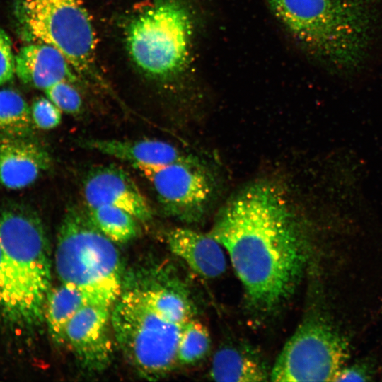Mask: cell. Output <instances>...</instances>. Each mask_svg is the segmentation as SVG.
<instances>
[{"mask_svg": "<svg viewBox=\"0 0 382 382\" xmlns=\"http://www.w3.org/2000/svg\"><path fill=\"white\" fill-rule=\"evenodd\" d=\"M209 234L229 255L252 307L270 312L294 294L308 246L298 216L279 185L260 180L241 190L219 212Z\"/></svg>", "mask_w": 382, "mask_h": 382, "instance_id": "obj_1", "label": "cell"}, {"mask_svg": "<svg viewBox=\"0 0 382 382\" xmlns=\"http://www.w3.org/2000/svg\"><path fill=\"white\" fill-rule=\"evenodd\" d=\"M277 18L312 56L337 73L368 54L377 13L371 0H269Z\"/></svg>", "mask_w": 382, "mask_h": 382, "instance_id": "obj_2", "label": "cell"}, {"mask_svg": "<svg viewBox=\"0 0 382 382\" xmlns=\"http://www.w3.org/2000/svg\"><path fill=\"white\" fill-rule=\"evenodd\" d=\"M54 264L60 284L79 291L88 303L112 308L122 291L118 250L76 207L61 221Z\"/></svg>", "mask_w": 382, "mask_h": 382, "instance_id": "obj_3", "label": "cell"}, {"mask_svg": "<svg viewBox=\"0 0 382 382\" xmlns=\"http://www.w3.org/2000/svg\"><path fill=\"white\" fill-rule=\"evenodd\" d=\"M111 311V326L129 362L143 376L156 379L177 360L183 325L169 320L149 300L141 286L122 291Z\"/></svg>", "mask_w": 382, "mask_h": 382, "instance_id": "obj_4", "label": "cell"}, {"mask_svg": "<svg viewBox=\"0 0 382 382\" xmlns=\"http://www.w3.org/2000/svg\"><path fill=\"white\" fill-rule=\"evenodd\" d=\"M13 14L23 40L52 46L81 76L100 79L96 31L82 0H13Z\"/></svg>", "mask_w": 382, "mask_h": 382, "instance_id": "obj_5", "label": "cell"}, {"mask_svg": "<svg viewBox=\"0 0 382 382\" xmlns=\"http://www.w3.org/2000/svg\"><path fill=\"white\" fill-rule=\"evenodd\" d=\"M190 15L176 0H160L137 14L126 32L128 52L146 74L163 79L181 71L189 59Z\"/></svg>", "mask_w": 382, "mask_h": 382, "instance_id": "obj_6", "label": "cell"}, {"mask_svg": "<svg viewBox=\"0 0 382 382\" xmlns=\"http://www.w3.org/2000/svg\"><path fill=\"white\" fill-rule=\"evenodd\" d=\"M347 335L325 311L306 316L281 351L273 381H334L350 357Z\"/></svg>", "mask_w": 382, "mask_h": 382, "instance_id": "obj_7", "label": "cell"}, {"mask_svg": "<svg viewBox=\"0 0 382 382\" xmlns=\"http://www.w3.org/2000/svg\"><path fill=\"white\" fill-rule=\"evenodd\" d=\"M0 243L25 292L44 317L52 289V261L42 219L28 207L0 202Z\"/></svg>", "mask_w": 382, "mask_h": 382, "instance_id": "obj_8", "label": "cell"}, {"mask_svg": "<svg viewBox=\"0 0 382 382\" xmlns=\"http://www.w3.org/2000/svg\"><path fill=\"white\" fill-rule=\"evenodd\" d=\"M151 183L168 215L185 222L201 220L216 192V180L197 156L166 165L136 166Z\"/></svg>", "mask_w": 382, "mask_h": 382, "instance_id": "obj_9", "label": "cell"}, {"mask_svg": "<svg viewBox=\"0 0 382 382\" xmlns=\"http://www.w3.org/2000/svg\"><path fill=\"white\" fill-rule=\"evenodd\" d=\"M111 309L104 306L86 304L66 327L65 343L88 371H102L110 364L112 354Z\"/></svg>", "mask_w": 382, "mask_h": 382, "instance_id": "obj_10", "label": "cell"}, {"mask_svg": "<svg viewBox=\"0 0 382 382\" xmlns=\"http://www.w3.org/2000/svg\"><path fill=\"white\" fill-rule=\"evenodd\" d=\"M83 195L87 207L109 205L129 212L141 221L152 218L151 205L131 175L115 165L91 168L83 180Z\"/></svg>", "mask_w": 382, "mask_h": 382, "instance_id": "obj_11", "label": "cell"}, {"mask_svg": "<svg viewBox=\"0 0 382 382\" xmlns=\"http://www.w3.org/2000/svg\"><path fill=\"white\" fill-rule=\"evenodd\" d=\"M51 162L47 149L30 136L0 134V187L25 188L49 169Z\"/></svg>", "mask_w": 382, "mask_h": 382, "instance_id": "obj_12", "label": "cell"}, {"mask_svg": "<svg viewBox=\"0 0 382 382\" xmlns=\"http://www.w3.org/2000/svg\"><path fill=\"white\" fill-rule=\"evenodd\" d=\"M74 69L56 48L28 43L15 56V74L25 84L45 91L62 81H77Z\"/></svg>", "mask_w": 382, "mask_h": 382, "instance_id": "obj_13", "label": "cell"}, {"mask_svg": "<svg viewBox=\"0 0 382 382\" xmlns=\"http://www.w3.org/2000/svg\"><path fill=\"white\" fill-rule=\"evenodd\" d=\"M79 144L103 154L136 166L166 165L185 161L194 155L184 152L176 146L157 139L137 140L86 139Z\"/></svg>", "mask_w": 382, "mask_h": 382, "instance_id": "obj_14", "label": "cell"}, {"mask_svg": "<svg viewBox=\"0 0 382 382\" xmlns=\"http://www.w3.org/2000/svg\"><path fill=\"white\" fill-rule=\"evenodd\" d=\"M170 251L197 274L215 278L226 270V261L221 245L209 233L187 228H176L167 235Z\"/></svg>", "mask_w": 382, "mask_h": 382, "instance_id": "obj_15", "label": "cell"}, {"mask_svg": "<svg viewBox=\"0 0 382 382\" xmlns=\"http://www.w3.org/2000/svg\"><path fill=\"white\" fill-rule=\"evenodd\" d=\"M0 313L10 324L35 327L44 320L11 266L0 243Z\"/></svg>", "mask_w": 382, "mask_h": 382, "instance_id": "obj_16", "label": "cell"}, {"mask_svg": "<svg viewBox=\"0 0 382 382\" xmlns=\"http://www.w3.org/2000/svg\"><path fill=\"white\" fill-rule=\"evenodd\" d=\"M88 304L83 295L77 289L60 284L51 289L45 305L44 319L52 340L65 343L66 327L76 313Z\"/></svg>", "mask_w": 382, "mask_h": 382, "instance_id": "obj_17", "label": "cell"}, {"mask_svg": "<svg viewBox=\"0 0 382 382\" xmlns=\"http://www.w3.org/2000/svg\"><path fill=\"white\" fill-rule=\"evenodd\" d=\"M209 376L216 381L260 382L267 381L268 375L256 359L236 348L224 347L214 355Z\"/></svg>", "mask_w": 382, "mask_h": 382, "instance_id": "obj_18", "label": "cell"}, {"mask_svg": "<svg viewBox=\"0 0 382 382\" xmlns=\"http://www.w3.org/2000/svg\"><path fill=\"white\" fill-rule=\"evenodd\" d=\"M87 213L96 228L113 242L126 243L139 233V220L120 208L101 205L88 207Z\"/></svg>", "mask_w": 382, "mask_h": 382, "instance_id": "obj_19", "label": "cell"}, {"mask_svg": "<svg viewBox=\"0 0 382 382\" xmlns=\"http://www.w3.org/2000/svg\"><path fill=\"white\" fill-rule=\"evenodd\" d=\"M33 120L30 108L16 91L0 90V132L13 136H29Z\"/></svg>", "mask_w": 382, "mask_h": 382, "instance_id": "obj_20", "label": "cell"}, {"mask_svg": "<svg viewBox=\"0 0 382 382\" xmlns=\"http://www.w3.org/2000/svg\"><path fill=\"white\" fill-rule=\"evenodd\" d=\"M210 337L207 328L191 319L182 328L178 346L177 360L190 364L202 359L208 352Z\"/></svg>", "mask_w": 382, "mask_h": 382, "instance_id": "obj_21", "label": "cell"}, {"mask_svg": "<svg viewBox=\"0 0 382 382\" xmlns=\"http://www.w3.org/2000/svg\"><path fill=\"white\" fill-rule=\"evenodd\" d=\"M49 98L62 112L76 115L81 112L83 103L78 91L72 83L59 81L44 91Z\"/></svg>", "mask_w": 382, "mask_h": 382, "instance_id": "obj_22", "label": "cell"}, {"mask_svg": "<svg viewBox=\"0 0 382 382\" xmlns=\"http://www.w3.org/2000/svg\"><path fill=\"white\" fill-rule=\"evenodd\" d=\"M30 111L33 122L39 129H52L62 122V112L47 97L36 98Z\"/></svg>", "mask_w": 382, "mask_h": 382, "instance_id": "obj_23", "label": "cell"}, {"mask_svg": "<svg viewBox=\"0 0 382 382\" xmlns=\"http://www.w3.org/2000/svg\"><path fill=\"white\" fill-rule=\"evenodd\" d=\"M375 362L364 358L345 364L337 374L334 381H371L376 375Z\"/></svg>", "mask_w": 382, "mask_h": 382, "instance_id": "obj_24", "label": "cell"}, {"mask_svg": "<svg viewBox=\"0 0 382 382\" xmlns=\"http://www.w3.org/2000/svg\"><path fill=\"white\" fill-rule=\"evenodd\" d=\"M15 74V55L9 36L0 28V86L11 81Z\"/></svg>", "mask_w": 382, "mask_h": 382, "instance_id": "obj_25", "label": "cell"}]
</instances>
